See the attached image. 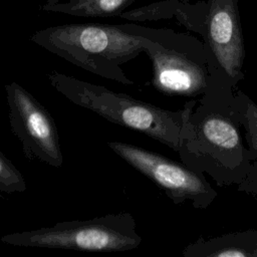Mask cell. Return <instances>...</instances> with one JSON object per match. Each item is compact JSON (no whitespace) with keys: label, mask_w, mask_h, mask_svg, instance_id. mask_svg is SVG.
<instances>
[{"label":"cell","mask_w":257,"mask_h":257,"mask_svg":"<svg viewBox=\"0 0 257 257\" xmlns=\"http://www.w3.org/2000/svg\"><path fill=\"white\" fill-rule=\"evenodd\" d=\"M233 86L211 88L191 110L178 151L182 163L219 186L240 185L254 158L243 143Z\"/></svg>","instance_id":"cell-1"},{"label":"cell","mask_w":257,"mask_h":257,"mask_svg":"<svg viewBox=\"0 0 257 257\" xmlns=\"http://www.w3.org/2000/svg\"><path fill=\"white\" fill-rule=\"evenodd\" d=\"M153 31L132 23H70L40 29L30 40L75 66L132 85L120 65L145 51Z\"/></svg>","instance_id":"cell-2"},{"label":"cell","mask_w":257,"mask_h":257,"mask_svg":"<svg viewBox=\"0 0 257 257\" xmlns=\"http://www.w3.org/2000/svg\"><path fill=\"white\" fill-rule=\"evenodd\" d=\"M46 77L56 91L74 104L110 122L143 133L177 153L187 118L197 104L192 99L182 109L172 111L57 70H51Z\"/></svg>","instance_id":"cell-3"},{"label":"cell","mask_w":257,"mask_h":257,"mask_svg":"<svg viewBox=\"0 0 257 257\" xmlns=\"http://www.w3.org/2000/svg\"><path fill=\"white\" fill-rule=\"evenodd\" d=\"M144 52L153 65L152 84L162 93L197 96L218 86L235 87L208 46L190 35L154 28Z\"/></svg>","instance_id":"cell-4"},{"label":"cell","mask_w":257,"mask_h":257,"mask_svg":"<svg viewBox=\"0 0 257 257\" xmlns=\"http://www.w3.org/2000/svg\"><path fill=\"white\" fill-rule=\"evenodd\" d=\"M5 244L87 252H120L142 243L136 221L130 213L109 214L82 221H66L35 230L2 236Z\"/></svg>","instance_id":"cell-5"},{"label":"cell","mask_w":257,"mask_h":257,"mask_svg":"<svg viewBox=\"0 0 257 257\" xmlns=\"http://www.w3.org/2000/svg\"><path fill=\"white\" fill-rule=\"evenodd\" d=\"M107 146L125 163L158 185L174 204L189 201L196 209H206L217 197V192L204 174L184 164L136 145L109 142Z\"/></svg>","instance_id":"cell-6"},{"label":"cell","mask_w":257,"mask_h":257,"mask_svg":"<svg viewBox=\"0 0 257 257\" xmlns=\"http://www.w3.org/2000/svg\"><path fill=\"white\" fill-rule=\"evenodd\" d=\"M11 132L21 144L25 158L54 168L63 164L59 135L49 111L23 86L5 85Z\"/></svg>","instance_id":"cell-7"},{"label":"cell","mask_w":257,"mask_h":257,"mask_svg":"<svg viewBox=\"0 0 257 257\" xmlns=\"http://www.w3.org/2000/svg\"><path fill=\"white\" fill-rule=\"evenodd\" d=\"M218 66L236 87L244 79V38L238 0H207L201 33Z\"/></svg>","instance_id":"cell-8"},{"label":"cell","mask_w":257,"mask_h":257,"mask_svg":"<svg viewBox=\"0 0 257 257\" xmlns=\"http://www.w3.org/2000/svg\"><path fill=\"white\" fill-rule=\"evenodd\" d=\"M207 3L191 4L189 0H165L123 11L118 17L130 21H156L176 17L190 30L201 33Z\"/></svg>","instance_id":"cell-9"},{"label":"cell","mask_w":257,"mask_h":257,"mask_svg":"<svg viewBox=\"0 0 257 257\" xmlns=\"http://www.w3.org/2000/svg\"><path fill=\"white\" fill-rule=\"evenodd\" d=\"M185 257H257V230L198 238L183 251Z\"/></svg>","instance_id":"cell-10"},{"label":"cell","mask_w":257,"mask_h":257,"mask_svg":"<svg viewBox=\"0 0 257 257\" xmlns=\"http://www.w3.org/2000/svg\"><path fill=\"white\" fill-rule=\"evenodd\" d=\"M136 0H45L40 9L75 17L119 16Z\"/></svg>","instance_id":"cell-11"},{"label":"cell","mask_w":257,"mask_h":257,"mask_svg":"<svg viewBox=\"0 0 257 257\" xmlns=\"http://www.w3.org/2000/svg\"><path fill=\"white\" fill-rule=\"evenodd\" d=\"M235 99L245 138L254 160H257V104L243 91L237 90Z\"/></svg>","instance_id":"cell-12"},{"label":"cell","mask_w":257,"mask_h":257,"mask_svg":"<svg viewBox=\"0 0 257 257\" xmlns=\"http://www.w3.org/2000/svg\"><path fill=\"white\" fill-rule=\"evenodd\" d=\"M27 185L23 175L0 151V198L5 194L23 193Z\"/></svg>","instance_id":"cell-13"}]
</instances>
